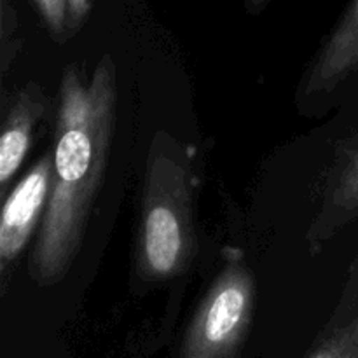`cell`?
Listing matches in <instances>:
<instances>
[{"instance_id":"cell-1","label":"cell","mask_w":358,"mask_h":358,"mask_svg":"<svg viewBox=\"0 0 358 358\" xmlns=\"http://www.w3.org/2000/svg\"><path fill=\"white\" fill-rule=\"evenodd\" d=\"M117 121V66L103 55L91 76L63 70L52 131V182L30 259L37 285L52 287L72 268L103 182Z\"/></svg>"},{"instance_id":"cell-2","label":"cell","mask_w":358,"mask_h":358,"mask_svg":"<svg viewBox=\"0 0 358 358\" xmlns=\"http://www.w3.org/2000/svg\"><path fill=\"white\" fill-rule=\"evenodd\" d=\"M194 206L191 154L173 135L157 131L147 152L133 250L143 285H163L189 269L198 250Z\"/></svg>"},{"instance_id":"cell-3","label":"cell","mask_w":358,"mask_h":358,"mask_svg":"<svg viewBox=\"0 0 358 358\" xmlns=\"http://www.w3.org/2000/svg\"><path fill=\"white\" fill-rule=\"evenodd\" d=\"M257 318V282L231 252L189 318L171 358H245Z\"/></svg>"},{"instance_id":"cell-4","label":"cell","mask_w":358,"mask_h":358,"mask_svg":"<svg viewBox=\"0 0 358 358\" xmlns=\"http://www.w3.org/2000/svg\"><path fill=\"white\" fill-rule=\"evenodd\" d=\"M52 182V154H44L3 198L0 217V290L7 292L10 271L48 208Z\"/></svg>"},{"instance_id":"cell-5","label":"cell","mask_w":358,"mask_h":358,"mask_svg":"<svg viewBox=\"0 0 358 358\" xmlns=\"http://www.w3.org/2000/svg\"><path fill=\"white\" fill-rule=\"evenodd\" d=\"M358 86V0H352L338 27L311 63L301 96L310 103L336 101Z\"/></svg>"},{"instance_id":"cell-6","label":"cell","mask_w":358,"mask_h":358,"mask_svg":"<svg viewBox=\"0 0 358 358\" xmlns=\"http://www.w3.org/2000/svg\"><path fill=\"white\" fill-rule=\"evenodd\" d=\"M358 222V124L341 143L329 170L322 201L306 240L311 252H320L341 231Z\"/></svg>"},{"instance_id":"cell-7","label":"cell","mask_w":358,"mask_h":358,"mask_svg":"<svg viewBox=\"0 0 358 358\" xmlns=\"http://www.w3.org/2000/svg\"><path fill=\"white\" fill-rule=\"evenodd\" d=\"M49 108L51 101L44 87L34 80L10 94H3L0 131V194L3 198L34 143L35 129L44 121Z\"/></svg>"},{"instance_id":"cell-8","label":"cell","mask_w":358,"mask_h":358,"mask_svg":"<svg viewBox=\"0 0 358 358\" xmlns=\"http://www.w3.org/2000/svg\"><path fill=\"white\" fill-rule=\"evenodd\" d=\"M304 358H358V296L343 292L324 332Z\"/></svg>"},{"instance_id":"cell-9","label":"cell","mask_w":358,"mask_h":358,"mask_svg":"<svg viewBox=\"0 0 358 358\" xmlns=\"http://www.w3.org/2000/svg\"><path fill=\"white\" fill-rule=\"evenodd\" d=\"M21 51L20 20L13 0H0V77L6 84L7 73Z\"/></svg>"},{"instance_id":"cell-10","label":"cell","mask_w":358,"mask_h":358,"mask_svg":"<svg viewBox=\"0 0 358 358\" xmlns=\"http://www.w3.org/2000/svg\"><path fill=\"white\" fill-rule=\"evenodd\" d=\"M31 2L44 27L56 42H65L66 38L72 37L69 27V0H31Z\"/></svg>"},{"instance_id":"cell-11","label":"cell","mask_w":358,"mask_h":358,"mask_svg":"<svg viewBox=\"0 0 358 358\" xmlns=\"http://www.w3.org/2000/svg\"><path fill=\"white\" fill-rule=\"evenodd\" d=\"M94 0H69V27L70 35L77 34L86 23Z\"/></svg>"},{"instance_id":"cell-12","label":"cell","mask_w":358,"mask_h":358,"mask_svg":"<svg viewBox=\"0 0 358 358\" xmlns=\"http://www.w3.org/2000/svg\"><path fill=\"white\" fill-rule=\"evenodd\" d=\"M2 358H65L62 355H44V353H34L28 352V350H9V352H3Z\"/></svg>"},{"instance_id":"cell-13","label":"cell","mask_w":358,"mask_h":358,"mask_svg":"<svg viewBox=\"0 0 358 358\" xmlns=\"http://www.w3.org/2000/svg\"><path fill=\"white\" fill-rule=\"evenodd\" d=\"M345 292L346 294H355V296H358V261H357L355 268H353L352 278H350V282H348V285H346Z\"/></svg>"},{"instance_id":"cell-14","label":"cell","mask_w":358,"mask_h":358,"mask_svg":"<svg viewBox=\"0 0 358 358\" xmlns=\"http://www.w3.org/2000/svg\"><path fill=\"white\" fill-rule=\"evenodd\" d=\"M264 2H266V0H247L248 7H250L252 10H257V9H261V7L264 6Z\"/></svg>"}]
</instances>
